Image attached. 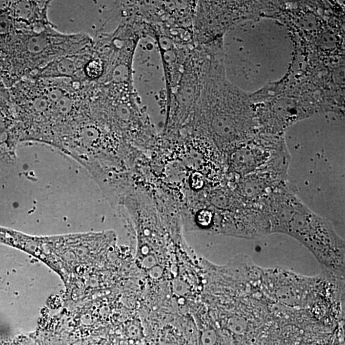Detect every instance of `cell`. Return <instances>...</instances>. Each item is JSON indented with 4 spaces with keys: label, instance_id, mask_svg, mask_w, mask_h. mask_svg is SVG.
Segmentation results:
<instances>
[{
    "label": "cell",
    "instance_id": "cell-5",
    "mask_svg": "<svg viewBox=\"0 0 345 345\" xmlns=\"http://www.w3.org/2000/svg\"><path fill=\"white\" fill-rule=\"evenodd\" d=\"M215 216L209 209H202L196 214L195 222L198 227L202 229H210L214 226Z\"/></svg>",
    "mask_w": 345,
    "mask_h": 345
},
{
    "label": "cell",
    "instance_id": "cell-4",
    "mask_svg": "<svg viewBox=\"0 0 345 345\" xmlns=\"http://www.w3.org/2000/svg\"><path fill=\"white\" fill-rule=\"evenodd\" d=\"M290 161L291 156L288 152L255 172L238 177L235 185V195L244 204L264 203L274 189L288 183Z\"/></svg>",
    "mask_w": 345,
    "mask_h": 345
},
{
    "label": "cell",
    "instance_id": "cell-6",
    "mask_svg": "<svg viewBox=\"0 0 345 345\" xmlns=\"http://www.w3.org/2000/svg\"><path fill=\"white\" fill-rule=\"evenodd\" d=\"M216 342V335L212 331H207L203 336V343L204 345H213Z\"/></svg>",
    "mask_w": 345,
    "mask_h": 345
},
{
    "label": "cell",
    "instance_id": "cell-2",
    "mask_svg": "<svg viewBox=\"0 0 345 345\" xmlns=\"http://www.w3.org/2000/svg\"><path fill=\"white\" fill-rule=\"evenodd\" d=\"M276 233L300 242L328 269L344 271V240L329 220L312 211L301 199L285 216Z\"/></svg>",
    "mask_w": 345,
    "mask_h": 345
},
{
    "label": "cell",
    "instance_id": "cell-1",
    "mask_svg": "<svg viewBox=\"0 0 345 345\" xmlns=\"http://www.w3.org/2000/svg\"><path fill=\"white\" fill-rule=\"evenodd\" d=\"M92 40L85 34H63L54 24L24 32L0 51V82L11 88L56 60L77 53Z\"/></svg>",
    "mask_w": 345,
    "mask_h": 345
},
{
    "label": "cell",
    "instance_id": "cell-7",
    "mask_svg": "<svg viewBox=\"0 0 345 345\" xmlns=\"http://www.w3.org/2000/svg\"><path fill=\"white\" fill-rule=\"evenodd\" d=\"M204 184L203 178L201 175L198 174L193 178V186L195 188H201Z\"/></svg>",
    "mask_w": 345,
    "mask_h": 345
},
{
    "label": "cell",
    "instance_id": "cell-3",
    "mask_svg": "<svg viewBox=\"0 0 345 345\" xmlns=\"http://www.w3.org/2000/svg\"><path fill=\"white\" fill-rule=\"evenodd\" d=\"M289 152L284 134L258 133L226 152L229 167L237 177L245 176Z\"/></svg>",
    "mask_w": 345,
    "mask_h": 345
}]
</instances>
